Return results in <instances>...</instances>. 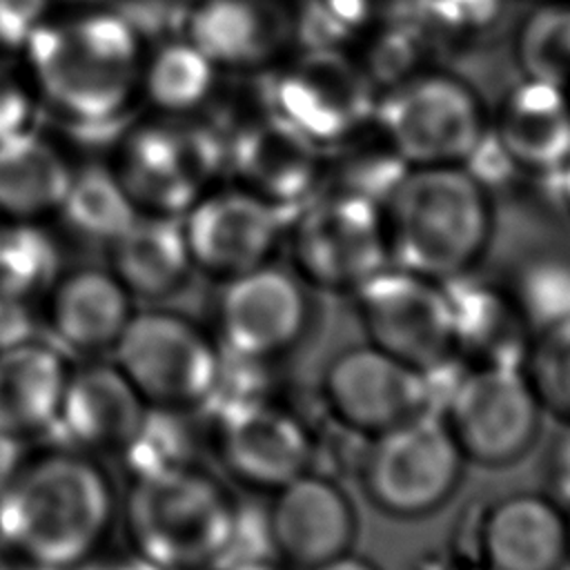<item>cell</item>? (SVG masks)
<instances>
[{"instance_id":"cell-1","label":"cell","mask_w":570,"mask_h":570,"mask_svg":"<svg viewBox=\"0 0 570 570\" xmlns=\"http://www.w3.org/2000/svg\"><path fill=\"white\" fill-rule=\"evenodd\" d=\"M147 40L120 7L58 4L18 53L38 114L78 134H116L136 118Z\"/></svg>"},{"instance_id":"cell-33","label":"cell","mask_w":570,"mask_h":570,"mask_svg":"<svg viewBox=\"0 0 570 570\" xmlns=\"http://www.w3.org/2000/svg\"><path fill=\"white\" fill-rule=\"evenodd\" d=\"M508 287L530 332L570 316V263L566 261H534Z\"/></svg>"},{"instance_id":"cell-29","label":"cell","mask_w":570,"mask_h":570,"mask_svg":"<svg viewBox=\"0 0 570 570\" xmlns=\"http://www.w3.org/2000/svg\"><path fill=\"white\" fill-rule=\"evenodd\" d=\"M138 216L109 163L73 167L71 183L53 225L96 245H111Z\"/></svg>"},{"instance_id":"cell-11","label":"cell","mask_w":570,"mask_h":570,"mask_svg":"<svg viewBox=\"0 0 570 570\" xmlns=\"http://www.w3.org/2000/svg\"><path fill=\"white\" fill-rule=\"evenodd\" d=\"M465 463L508 468L537 443L543 410L521 365H459L436 410Z\"/></svg>"},{"instance_id":"cell-12","label":"cell","mask_w":570,"mask_h":570,"mask_svg":"<svg viewBox=\"0 0 570 570\" xmlns=\"http://www.w3.org/2000/svg\"><path fill=\"white\" fill-rule=\"evenodd\" d=\"M312 325V289L287 263L269 261L216 281L207 327L229 358L272 365L292 354Z\"/></svg>"},{"instance_id":"cell-6","label":"cell","mask_w":570,"mask_h":570,"mask_svg":"<svg viewBox=\"0 0 570 570\" xmlns=\"http://www.w3.org/2000/svg\"><path fill=\"white\" fill-rule=\"evenodd\" d=\"M227 151L191 116L134 118L116 136L109 167L138 214L180 218L214 187Z\"/></svg>"},{"instance_id":"cell-25","label":"cell","mask_w":570,"mask_h":570,"mask_svg":"<svg viewBox=\"0 0 570 570\" xmlns=\"http://www.w3.org/2000/svg\"><path fill=\"white\" fill-rule=\"evenodd\" d=\"M497 147L517 169L554 176L570 156L568 91L525 78L501 105Z\"/></svg>"},{"instance_id":"cell-4","label":"cell","mask_w":570,"mask_h":570,"mask_svg":"<svg viewBox=\"0 0 570 570\" xmlns=\"http://www.w3.org/2000/svg\"><path fill=\"white\" fill-rule=\"evenodd\" d=\"M381 209L390 265L450 283L490 249L492 198L465 165L407 167Z\"/></svg>"},{"instance_id":"cell-10","label":"cell","mask_w":570,"mask_h":570,"mask_svg":"<svg viewBox=\"0 0 570 570\" xmlns=\"http://www.w3.org/2000/svg\"><path fill=\"white\" fill-rule=\"evenodd\" d=\"M207 410L212 412L209 448L229 481L269 494L316 468L318 432L301 410L272 392L220 399Z\"/></svg>"},{"instance_id":"cell-26","label":"cell","mask_w":570,"mask_h":570,"mask_svg":"<svg viewBox=\"0 0 570 570\" xmlns=\"http://www.w3.org/2000/svg\"><path fill=\"white\" fill-rule=\"evenodd\" d=\"M73 167L62 145L36 125L0 140V225H53Z\"/></svg>"},{"instance_id":"cell-42","label":"cell","mask_w":570,"mask_h":570,"mask_svg":"<svg viewBox=\"0 0 570 570\" xmlns=\"http://www.w3.org/2000/svg\"><path fill=\"white\" fill-rule=\"evenodd\" d=\"M309 570H381V568L372 559L361 557L354 550H350V552H343V554H338L325 563H318Z\"/></svg>"},{"instance_id":"cell-7","label":"cell","mask_w":570,"mask_h":570,"mask_svg":"<svg viewBox=\"0 0 570 570\" xmlns=\"http://www.w3.org/2000/svg\"><path fill=\"white\" fill-rule=\"evenodd\" d=\"M287 267L312 289L352 296L390 265L381 203L345 191H318L289 214Z\"/></svg>"},{"instance_id":"cell-3","label":"cell","mask_w":570,"mask_h":570,"mask_svg":"<svg viewBox=\"0 0 570 570\" xmlns=\"http://www.w3.org/2000/svg\"><path fill=\"white\" fill-rule=\"evenodd\" d=\"M243 508L198 461L127 476L118 528L127 552L156 570H218L236 554Z\"/></svg>"},{"instance_id":"cell-32","label":"cell","mask_w":570,"mask_h":570,"mask_svg":"<svg viewBox=\"0 0 570 570\" xmlns=\"http://www.w3.org/2000/svg\"><path fill=\"white\" fill-rule=\"evenodd\" d=\"M519 60L528 78L570 94V2L532 11L519 33Z\"/></svg>"},{"instance_id":"cell-18","label":"cell","mask_w":570,"mask_h":570,"mask_svg":"<svg viewBox=\"0 0 570 570\" xmlns=\"http://www.w3.org/2000/svg\"><path fill=\"white\" fill-rule=\"evenodd\" d=\"M263 530L274 557L309 570L352 550L358 519L341 481L312 468L269 492Z\"/></svg>"},{"instance_id":"cell-40","label":"cell","mask_w":570,"mask_h":570,"mask_svg":"<svg viewBox=\"0 0 570 570\" xmlns=\"http://www.w3.org/2000/svg\"><path fill=\"white\" fill-rule=\"evenodd\" d=\"M71 570H156V568H151L149 563L140 561L131 552L111 554V552L105 550V552L87 559L85 563H80V566H76Z\"/></svg>"},{"instance_id":"cell-37","label":"cell","mask_w":570,"mask_h":570,"mask_svg":"<svg viewBox=\"0 0 570 570\" xmlns=\"http://www.w3.org/2000/svg\"><path fill=\"white\" fill-rule=\"evenodd\" d=\"M40 330V305L0 289V347L29 341Z\"/></svg>"},{"instance_id":"cell-23","label":"cell","mask_w":570,"mask_h":570,"mask_svg":"<svg viewBox=\"0 0 570 570\" xmlns=\"http://www.w3.org/2000/svg\"><path fill=\"white\" fill-rule=\"evenodd\" d=\"M220 69H254L274 60L292 36L281 0H194L183 33Z\"/></svg>"},{"instance_id":"cell-38","label":"cell","mask_w":570,"mask_h":570,"mask_svg":"<svg viewBox=\"0 0 570 570\" xmlns=\"http://www.w3.org/2000/svg\"><path fill=\"white\" fill-rule=\"evenodd\" d=\"M543 492L561 508H570V425H561V432L546 452Z\"/></svg>"},{"instance_id":"cell-41","label":"cell","mask_w":570,"mask_h":570,"mask_svg":"<svg viewBox=\"0 0 570 570\" xmlns=\"http://www.w3.org/2000/svg\"><path fill=\"white\" fill-rule=\"evenodd\" d=\"M218 570H294L292 566L283 563L278 557L269 554H240L225 561Z\"/></svg>"},{"instance_id":"cell-9","label":"cell","mask_w":570,"mask_h":570,"mask_svg":"<svg viewBox=\"0 0 570 570\" xmlns=\"http://www.w3.org/2000/svg\"><path fill=\"white\" fill-rule=\"evenodd\" d=\"M372 120L405 167L465 165L485 142L479 96L448 73H412L390 85Z\"/></svg>"},{"instance_id":"cell-16","label":"cell","mask_w":570,"mask_h":570,"mask_svg":"<svg viewBox=\"0 0 570 570\" xmlns=\"http://www.w3.org/2000/svg\"><path fill=\"white\" fill-rule=\"evenodd\" d=\"M269 100L274 116L318 147L350 138L372 120L376 105L365 69L330 47H312L285 65Z\"/></svg>"},{"instance_id":"cell-17","label":"cell","mask_w":570,"mask_h":570,"mask_svg":"<svg viewBox=\"0 0 570 570\" xmlns=\"http://www.w3.org/2000/svg\"><path fill=\"white\" fill-rule=\"evenodd\" d=\"M463 519L461 561L483 570L568 568V517L543 490L501 494Z\"/></svg>"},{"instance_id":"cell-13","label":"cell","mask_w":570,"mask_h":570,"mask_svg":"<svg viewBox=\"0 0 570 570\" xmlns=\"http://www.w3.org/2000/svg\"><path fill=\"white\" fill-rule=\"evenodd\" d=\"M352 301L358 327L374 347L430 376L456 363L445 283L387 265Z\"/></svg>"},{"instance_id":"cell-28","label":"cell","mask_w":570,"mask_h":570,"mask_svg":"<svg viewBox=\"0 0 570 570\" xmlns=\"http://www.w3.org/2000/svg\"><path fill=\"white\" fill-rule=\"evenodd\" d=\"M218 67L185 36L147 47L140 105L158 116H191L214 91Z\"/></svg>"},{"instance_id":"cell-8","label":"cell","mask_w":570,"mask_h":570,"mask_svg":"<svg viewBox=\"0 0 570 570\" xmlns=\"http://www.w3.org/2000/svg\"><path fill=\"white\" fill-rule=\"evenodd\" d=\"M465 465L439 412L428 410L363 439L356 481L381 514L423 519L454 497Z\"/></svg>"},{"instance_id":"cell-45","label":"cell","mask_w":570,"mask_h":570,"mask_svg":"<svg viewBox=\"0 0 570 570\" xmlns=\"http://www.w3.org/2000/svg\"><path fill=\"white\" fill-rule=\"evenodd\" d=\"M443 570H483L479 566H472V563H454L450 568H443Z\"/></svg>"},{"instance_id":"cell-5","label":"cell","mask_w":570,"mask_h":570,"mask_svg":"<svg viewBox=\"0 0 570 570\" xmlns=\"http://www.w3.org/2000/svg\"><path fill=\"white\" fill-rule=\"evenodd\" d=\"M109 356L151 410L185 414L209 407L225 361L205 323L165 303L138 305Z\"/></svg>"},{"instance_id":"cell-46","label":"cell","mask_w":570,"mask_h":570,"mask_svg":"<svg viewBox=\"0 0 570 570\" xmlns=\"http://www.w3.org/2000/svg\"><path fill=\"white\" fill-rule=\"evenodd\" d=\"M566 517H568V568H570V508L566 510Z\"/></svg>"},{"instance_id":"cell-19","label":"cell","mask_w":570,"mask_h":570,"mask_svg":"<svg viewBox=\"0 0 570 570\" xmlns=\"http://www.w3.org/2000/svg\"><path fill=\"white\" fill-rule=\"evenodd\" d=\"M149 405L111 356L76 358L53 434L98 459H120Z\"/></svg>"},{"instance_id":"cell-43","label":"cell","mask_w":570,"mask_h":570,"mask_svg":"<svg viewBox=\"0 0 570 570\" xmlns=\"http://www.w3.org/2000/svg\"><path fill=\"white\" fill-rule=\"evenodd\" d=\"M554 178H557V187H559V198L570 214V156L566 158L561 169L554 174Z\"/></svg>"},{"instance_id":"cell-35","label":"cell","mask_w":570,"mask_h":570,"mask_svg":"<svg viewBox=\"0 0 570 570\" xmlns=\"http://www.w3.org/2000/svg\"><path fill=\"white\" fill-rule=\"evenodd\" d=\"M38 105L18 56L0 53V140L36 125Z\"/></svg>"},{"instance_id":"cell-31","label":"cell","mask_w":570,"mask_h":570,"mask_svg":"<svg viewBox=\"0 0 570 570\" xmlns=\"http://www.w3.org/2000/svg\"><path fill=\"white\" fill-rule=\"evenodd\" d=\"M521 370L543 416L570 425V316L530 332Z\"/></svg>"},{"instance_id":"cell-14","label":"cell","mask_w":570,"mask_h":570,"mask_svg":"<svg viewBox=\"0 0 570 570\" xmlns=\"http://www.w3.org/2000/svg\"><path fill=\"white\" fill-rule=\"evenodd\" d=\"M318 401L327 419L356 439L436 410L432 376L367 341L347 345L325 361Z\"/></svg>"},{"instance_id":"cell-15","label":"cell","mask_w":570,"mask_h":570,"mask_svg":"<svg viewBox=\"0 0 570 570\" xmlns=\"http://www.w3.org/2000/svg\"><path fill=\"white\" fill-rule=\"evenodd\" d=\"M287 220L289 212L238 183L209 187L180 216L194 272L212 283L276 261Z\"/></svg>"},{"instance_id":"cell-22","label":"cell","mask_w":570,"mask_h":570,"mask_svg":"<svg viewBox=\"0 0 570 570\" xmlns=\"http://www.w3.org/2000/svg\"><path fill=\"white\" fill-rule=\"evenodd\" d=\"M73 361L42 334L0 347V439L24 445L53 434Z\"/></svg>"},{"instance_id":"cell-2","label":"cell","mask_w":570,"mask_h":570,"mask_svg":"<svg viewBox=\"0 0 570 570\" xmlns=\"http://www.w3.org/2000/svg\"><path fill=\"white\" fill-rule=\"evenodd\" d=\"M120 488L102 459L51 439L0 483V543L29 570H71L118 530Z\"/></svg>"},{"instance_id":"cell-39","label":"cell","mask_w":570,"mask_h":570,"mask_svg":"<svg viewBox=\"0 0 570 570\" xmlns=\"http://www.w3.org/2000/svg\"><path fill=\"white\" fill-rule=\"evenodd\" d=\"M407 2L414 0H325V11L336 18L338 24L358 27L372 20L376 13H390Z\"/></svg>"},{"instance_id":"cell-30","label":"cell","mask_w":570,"mask_h":570,"mask_svg":"<svg viewBox=\"0 0 570 570\" xmlns=\"http://www.w3.org/2000/svg\"><path fill=\"white\" fill-rule=\"evenodd\" d=\"M62 269V245L51 223L0 225L2 292L40 305Z\"/></svg>"},{"instance_id":"cell-20","label":"cell","mask_w":570,"mask_h":570,"mask_svg":"<svg viewBox=\"0 0 570 570\" xmlns=\"http://www.w3.org/2000/svg\"><path fill=\"white\" fill-rule=\"evenodd\" d=\"M138 303L105 265L65 267L40 301L47 336L71 358L109 356Z\"/></svg>"},{"instance_id":"cell-34","label":"cell","mask_w":570,"mask_h":570,"mask_svg":"<svg viewBox=\"0 0 570 570\" xmlns=\"http://www.w3.org/2000/svg\"><path fill=\"white\" fill-rule=\"evenodd\" d=\"M425 29L465 38L488 31L503 11V0H414Z\"/></svg>"},{"instance_id":"cell-27","label":"cell","mask_w":570,"mask_h":570,"mask_svg":"<svg viewBox=\"0 0 570 570\" xmlns=\"http://www.w3.org/2000/svg\"><path fill=\"white\" fill-rule=\"evenodd\" d=\"M105 252L107 267L142 305L169 301L194 274L180 218L174 216L138 214Z\"/></svg>"},{"instance_id":"cell-21","label":"cell","mask_w":570,"mask_h":570,"mask_svg":"<svg viewBox=\"0 0 570 570\" xmlns=\"http://www.w3.org/2000/svg\"><path fill=\"white\" fill-rule=\"evenodd\" d=\"M225 160L240 187L289 214L318 194L323 180L321 147L272 111L236 134Z\"/></svg>"},{"instance_id":"cell-36","label":"cell","mask_w":570,"mask_h":570,"mask_svg":"<svg viewBox=\"0 0 570 570\" xmlns=\"http://www.w3.org/2000/svg\"><path fill=\"white\" fill-rule=\"evenodd\" d=\"M56 0H0V53L18 56Z\"/></svg>"},{"instance_id":"cell-44","label":"cell","mask_w":570,"mask_h":570,"mask_svg":"<svg viewBox=\"0 0 570 570\" xmlns=\"http://www.w3.org/2000/svg\"><path fill=\"white\" fill-rule=\"evenodd\" d=\"M0 570H29L0 543Z\"/></svg>"},{"instance_id":"cell-24","label":"cell","mask_w":570,"mask_h":570,"mask_svg":"<svg viewBox=\"0 0 570 570\" xmlns=\"http://www.w3.org/2000/svg\"><path fill=\"white\" fill-rule=\"evenodd\" d=\"M448 285L454 358L459 365H521L530 327L508 285L474 281L470 274Z\"/></svg>"}]
</instances>
